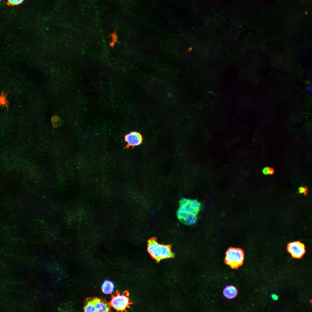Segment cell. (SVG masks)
Returning <instances> with one entry per match:
<instances>
[{
	"instance_id": "cell-1",
	"label": "cell",
	"mask_w": 312,
	"mask_h": 312,
	"mask_svg": "<svg viewBox=\"0 0 312 312\" xmlns=\"http://www.w3.org/2000/svg\"><path fill=\"white\" fill-rule=\"evenodd\" d=\"M169 245L158 243L155 237L151 238L148 240L147 250L151 257L157 262L161 260L173 258L174 254Z\"/></svg>"
},
{
	"instance_id": "cell-2",
	"label": "cell",
	"mask_w": 312,
	"mask_h": 312,
	"mask_svg": "<svg viewBox=\"0 0 312 312\" xmlns=\"http://www.w3.org/2000/svg\"><path fill=\"white\" fill-rule=\"evenodd\" d=\"M129 294L128 290L120 293L116 290L115 293L112 294L111 300L107 302L109 306L118 311L127 312V309L131 308L130 305L133 303L129 298Z\"/></svg>"
},
{
	"instance_id": "cell-3",
	"label": "cell",
	"mask_w": 312,
	"mask_h": 312,
	"mask_svg": "<svg viewBox=\"0 0 312 312\" xmlns=\"http://www.w3.org/2000/svg\"><path fill=\"white\" fill-rule=\"evenodd\" d=\"M224 262L233 269H237L242 265L244 259V253L240 248L230 247L225 253Z\"/></svg>"
},
{
	"instance_id": "cell-4",
	"label": "cell",
	"mask_w": 312,
	"mask_h": 312,
	"mask_svg": "<svg viewBox=\"0 0 312 312\" xmlns=\"http://www.w3.org/2000/svg\"><path fill=\"white\" fill-rule=\"evenodd\" d=\"M179 209L185 212L196 215L201 208V203L196 200L183 198L179 201Z\"/></svg>"
},
{
	"instance_id": "cell-5",
	"label": "cell",
	"mask_w": 312,
	"mask_h": 312,
	"mask_svg": "<svg viewBox=\"0 0 312 312\" xmlns=\"http://www.w3.org/2000/svg\"><path fill=\"white\" fill-rule=\"evenodd\" d=\"M287 250L292 257L296 259L301 258L305 253L304 244L299 241L288 243Z\"/></svg>"
},
{
	"instance_id": "cell-6",
	"label": "cell",
	"mask_w": 312,
	"mask_h": 312,
	"mask_svg": "<svg viewBox=\"0 0 312 312\" xmlns=\"http://www.w3.org/2000/svg\"><path fill=\"white\" fill-rule=\"evenodd\" d=\"M125 141L127 144L124 148H127L129 147L138 146L141 144L143 141V138L141 134L138 132L135 131H131L126 134L124 136Z\"/></svg>"
},
{
	"instance_id": "cell-7",
	"label": "cell",
	"mask_w": 312,
	"mask_h": 312,
	"mask_svg": "<svg viewBox=\"0 0 312 312\" xmlns=\"http://www.w3.org/2000/svg\"><path fill=\"white\" fill-rule=\"evenodd\" d=\"M177 215L178 219L181 222L187 225L194 224L197 221L196 215L185 212L179 208L177 211Z\"/></svg>"
},
{
	"instance_id": "cell-8",
	"label": "cell",
	"mask_w": 312,
	"mask_h": 312,
	"mask_svg": "<svg viewBox=\"0 0 312 312\" xmlns=\"http://www.w3.org/2000/svg\"><path fill=\"white\" fill-rule=\"evenodd\" d=\"M96 312H108L111 311L110 307L105 300L94 297Z\"/></svg>"
},
{
	"instance_id": "cell-9",
	"label": "cell",
	"mask_w": 312,
	"mask_h": 312,
	"mask_svg": "<svg viewBox=\"0 0 312 312\" xmlns=\"http://www.w3.org/2000/svg\"><path fill=\"white\" fill-rule=\"evenodd\" d=\"M223 294L227 298L229 299L233 298L236 296L237 290L236 288L232 285L226 286L223 290Z\"/></svg>"
},
{
	"instance_id": "cell-10",
	"label": "cell",
	"mask_w": 312,
	"mask_h": 312,
	"mask_svg": "<svg viewBox=\"0 0 312 312\" xmlns=\"http://www.w3.org/2000/svg\"><path fill=\"white\" fill-rule=\"evenodd\" d=\"M114 286L113 283L108 280L105 281L101 286V290L105 294H111L114 290Z\"/></svg>"
},
{
	"instance_id": "cell-11",
	"label": "cell",
	"mask_w": 312,
	"mask_h": 312,
	"mask_svg": "<svg viewBox=\"0 0 312 312\" xmlns=\"http://www.w3.org/2000/svg\"><path fill=\"white\" fill-rule=\"evenodd\" d=\"M83 310L86 312H96L94 297L87 299Z\"/></svg>"
},
{
	"instance_id": "cell-12",
	"label": "cell",
	"mask_w": 312,
	"mask_h": 312,
	"mask_svg": "<svg viewBox=\"0 0 312 312\" xmlns=\"http://www.w3.org/2000/svg\"><path fill=\"white\" fill-rule=\"evenodd\" d=\"M51 121L53 127L57 128L62 125V121L60 117L57 115L53 116L51 118Z\"/></svg>"
},
{
	"instance_id": "cell-13",
	"label": "cell",
	"mask_w": 312,
	"mask_h": 312,
	"mask_svg": "<svg viewBox=\"0 0 312 312\" xmlns=\"http://www.w3.org/2000/svg\"><path fill=\"white\" fill-rule=\"evenodd\" d=\"M117 30V27L116 26L114 32L110 34L109 36V37H111L112 38V42L109 43V46L112 47H114L115 43H119L118 41V37L116 34Z\"/></svg>"
},
{
	"instance_id": "cell-14",
	"label": "cell",
	"mask_w": 312,
	"mask_h": 312,
	"mask_svg": "<svg viewBox=\"0 0 312 312\" xmlns=\"http://www.w3.org/2000/svg\"><path fill=\"white\" fill-rule=\"evenodd\" d=\"M7 94L5 95H4L3 92H2L0 96V106L2 105L3 106L5 105L6 107L8 108V102L6 100V97Z\"/></svg>"
},
{
	"instance_id": "cell-15",
	"label": "cell",
	"mask_w": 312,
	"mask_h": 312,
	"mask_svg": "<svg viewBox=\"0 0 312 312\" xmlns=\"http://www.w3.org/2000/svg\"><path fill=\"white\" fill-rule=\"evenodd\" d=\"M24 0H7L6 4L8 6H14L19 5Z\"/></svg>"
},
{
	"instance_id": "cell-16",
	"label": "cell",
	"mask_w": 312,
	"mask_h": 312,
	"mask_svg": "<svg viewBox=\"0 0 312 312\" xmlns=\"http://www.w3.org/2000/svg\"><path fill=\"white\" fill-rule=\"evenodd\" d=\"M307 187L301 186L298 188V193L301 194H303L304 195H306L307 194Z\"/></svg>"
},
{
	"instance_id": "cell-17",
	"label": "cell",
	"mask_w": 312,
	"mask_h": 312,
	"mask_svg": "<svg viewBox=\"0 0 312 312\" xmlns=\"http://www.w3.org/2000/svg\"><path fill=\"white\" fill-rule=\"evenodd\" d=\"M270 167H266L263 168L262 170V172L265 175L268 174V171Z\"/></svg>"
},
{
	"instance_id": "cell-18",
	"label": "cell",
	"mask_w": 312,
	"mask_h": 312,
	"mask_svg": "<svg viewBox=\"0 0 312 312\" xmlns=\"http://www.w3.org/2000/svg\"><path fill=\"white\" fill-rule=\"evenodd\" d=\"M274 170L272 168H269L268 171V174L272 175L274 173Z\"/></svg>"
},
{
	"instance_id": "cell-19",
	"label": "cell",
	"mask_w": 312,
	"mask_h": 312,
	"mask_svg": "<svg viewBox=\"0 0 312 312\" xmlns=\"http://www.w3.org/2000/svg\"><path fill=\"white\" fill-rule=\"evenodd\" d=\"M271 297L272 299L274 300H277L278 299V296L275 294H272L271 295Z\"/></svg>"
},
{
	"instance_id": "cell-20",
	"label": "cell",
	"mask_w": 312,
	"mask_h": 312,
	"mask_svg": "<svg viewBox=\"0 0 312 312\" xmlns=\"http://www.w3.org/2000/svg\"><path fill=\"white\" fill-rule=\"evenodd\" d=\"M304 0H302V1H301V2H303Z\"/></svg>"
},
{
	"instance_id": "cell-21",
	"label": "cell",
	"mask_w": 312,
	"mask_h": 312,
	"mask_svg": "<svg viewBox=\"0 0 312 312\" xmlns=\"http://www.w3.org/2000/svg\"><path fill=\"white\" fill-rule=\"evenodd\" d=\"M1 0H0V1H1Z\"/></svg>"
}]
</instances>
